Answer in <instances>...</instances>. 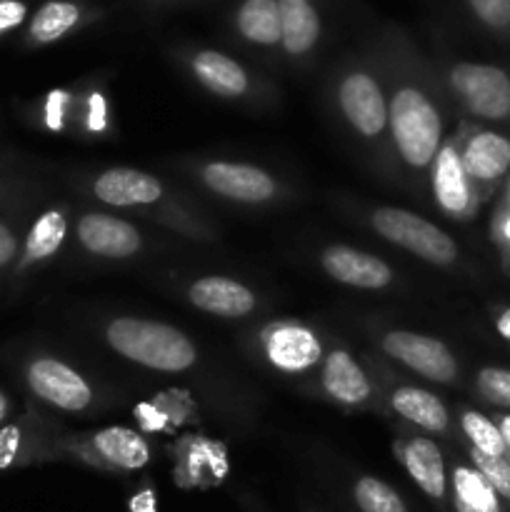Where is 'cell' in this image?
Instances as JSON below:
<instances>
[{
  "mask_svg": "<svg viewBox=\"0 0 510 512\" xmlns=\"http://www.w3.org/2000/svg\"><path fill=\"white\" fill-rule=\"evenodd\" d=\"M368 225L383 240L435 268H453L460 260V248L453 235L413 210L380 205L368 213Z\"/></svg>",
  "mask_w": 510,
  "mask_h": 512,
  "instance_id": "cell-6",
  "label": "cell"
},
{
  "mask_svg": "<svg viewBox=\"0 0 510 512\" xmlns=\"http://www.w3.org/2000/svg\"><path fill=\"white\" fill-rule=\"evenodd\" d=\"M90 195L98 203L110 205L120 210H138L145 218L158 220L160 225L178 233L193 235L198 240H213L210 225L200 223L198 215L188 210V205L180 203L163 180L153 173H145L138 168H108L100 170L88 185Z\"/></svg>",
  "mask_w": 510,
  "mask_h": 512,
  "instance_id": "cell-3",
  "label": "cell"
},
{
  "mask_svg": "<svg viewBox=\"0 0 510 512\" xmlns=\"http://www.w3.org/2000/svg\"><path fill=\"white\" fill-rule=\"evenodd\" d=\"M75 110H78V93L55 88L38 100L33 108V120L38 128L60 135L75 128Z\"/></svg>",
  "mask_w": 510,
  "mask_h": 512,
  "instance_id": "cell-31",
  "label": "cell"
},
{
  "mask_svg": "<svg viewBox=\"0 0 510 512\" xmlns=\"http://www.w3.org/2000/svg\"><path fill=\"white\" fill-rule=\"evenodd\" d=\"M468 458L470 465L488 480L490 488L495 490L503 505L510 512V460L505 458H490V455L478 453V450L468 448Z\"/></svg>",
  "mask_w": 510,
  "mask_h": 512,
  "instance_id": "cell-35",
  "label": "cell"
},
{
  "mask_svg": "<svg viewBox=\"0 0 510 512\" xmlns=\"http://www.w3.org/2000/svg\"><path fill=\"white\" fill-rule=\"evenodd\" d=\"M20 378L30 398L58 413H88L95 403L93 385L80 370L50 353H30L20 365Z\"/></svg>",
  "mask_w": 510,
  "mask_h": 512,
  "instance_id": "cell-7",
  "label": "cell"
},
{
  "mask_svg": "<svg viewBox=\"0 0 510 512\" xmlns=\"http://www.w3.org/2000/svg\"><path fill=\"white\" fill-rule=\"evenodd\" d=\"M128 510L130 512H158V493H155L153 485L145 480L128 500Z\"/></svg>",
  "mask_w": 510,
  "mask_h": 512,
  "instance_id": "cell-38",
  "label": "cell"
},
{
  "mask_svg": "<svg viewBox=\"0 0 510 512\" xmlns=\"http://www.w3.org/2000/svg\"><path fill=\"white\" fill-rule=\"evenodd\" d=\"M495 425L500 428V433H503V440H505V448H508V460H510V413H498L493 415Z\"/></svg>",
  "mask_w": 510,
  "mask_h": 512,
  "instance_id": "cell-41",
  "label": "cell"
},
{
  "mask_svg": "<svg viewBox=\"0 0 510 512\" xmlns=\"http://www.w3.org/2000/svg\"><path fill=\"white\" fill-rule=\"evenodd\" d=\"M280 53L293 63H303L318 50L323 35L318 0H278Z\"/></svg>",
  "mask_w": 510,
  "mask_h": 512,
  "instance_id": "cell-25",
  "label": "cell"
},
{
  "mask_svg": "<svg viewBox=\"0 0 510 512\" xmlns=\"http://www.w3.org/2000/svg\"><path fill=\"white\" fill-rule=\"evenodd\" d=\"M475 393L480 400L495 405L503 413H510V370L508 368H480L475 373Z\"/></svg>",
  "mask_w": 510,
  "mask_h": 512,
  "instance_id": "cell-34",
  "label": "cell"
},
{
  "mask_svg": "<svg viewBox=\"0 0 510 512\" xmlns=\"http://www.w3.org/2000/svg\"><path fill=\"white\" fill-rule=\"evenodd\" d=\"M318 385L320 393L330 403L348 410L370 408L380 398V390L375 385L373 375L355 360L350 350L340 348V345L325 350V358L320 363Z\"/></svg>",
  "mask_w": 510,
  "mask_h": 512,
  "instance_id": "cell-16",
  "label": "cell"
},
{
  "mask_svg": "<svg viewBox=\"0 0 510 512\" xmlns=\"http://www.w3.org/2000/svg\"><path fill=\"white\" fill-rule=\"evenodd\" d=\"M380 353L410 373L438 385H455L460 380V363L453 350L433 335L415 330L388 328L378 333Z\"/></svg>",
  "mask_w": 510,
  "mask_h": 512,
  "instance_id": "cell-10",
  "label": "cell"
},
{
  "mask_svg": "<svg viewBox=\"0 0 510 512\" xmlns=\"http://www.w3.org/2000/svg\"><path fill=\"white\" fill-rule=\"evenodd\" d=\"M455 135H458L465 173L485 203L510 175V138L493 128L468 123V120L460 123Z\"/></svg>",
  "mask_w": 510,
  "mask_h": 512,
  "instance_id": "cell-12",
  "label": "cell"
},
{
  "mask_svg": "<svg viewBox=\"0 0 510 512\" xmlns=\"http://www.w3.org/2000/svg\"><path fill=\"white\" fill-rule=\"evenodd\" d=\"M185 298L200 313H208L213 318L240 320L248 318L258 308V295L240 280L228 275H203L195 278L185 290Z\"/></svg>",
  "mask_w": 510,
  "mask_h": 512,
  "instance_id": "cell-22",
  "label": "cell"
},
{
  "mask_svg": "<svg viewBox=\"0 0 510 512\" xmlns=\"http://www.w3.org/2000/svg\"><path fill=\"white\" fill-rule=\"evenodd\" d=\"M30 190L23 178L10 170L0 175V273H10L23 245L28 218Z\"/></svg>",
  "mask_w": 510,
  "mask_h": 512,
  "instance_id": "cell-24",
  "label": "cell"
},
{
  "mask_svg": "<svg viewBox=\"0 0 510 512\" xmlns=\"http://www.w3.org/2000/svg\"><path fill=\"white\" fill-rule=\"evenodd\" d=\"M428 190L433 195L435 208L448 220L468 223L478 215L483 200H480L478 190H475L468 173H465L463 160H460L458 135L455 133H450L443 140L438 155H435V163L428 175Z\"/></svg>",
  "mask_w": 510,
  "mask_h": 512,
  "instance_id": "cell-13",
  "label": "cell"
},
{
  "mask_svg": "<svg viewBox=\"0 0 510 512\" xmlns=\"http://www.w3.org/2000/svg\"><path fill=\"white\" fill-rule=\"evenodd\" d=\"M260 358L283 375H308L320 368L325 345L318 330L295 318H280L263 325L255 338Z\"/></svg>",
  "mask_w": 510,
  "mask_h": 512,
  "instance_id": "cell-9",
  "label": "cell"
},
{
  "mask_svg": "<svg viewBox=\"0 0 510 512\" xmlns=\"http://www.w3.org/2000/svg\"><path fill=\"white\" fill-rule=\"evenodd\" d=\"M450 478V512H508L488 480L470 463H453Z\"/></svg>",
  "mask_w": 510,
  "mask_h": 512,
  "instance_id": "cell-28",
  "label": "cell"
},
{
  "mask_svg": "<svg viewBox=\"0 0 510 512\" xmlns=\"http://www.w3.org/2000/svg\"><path fill=\"white\" fill-rule=\"evenodd\" d=\"M103 340L115 355L153 373L178 375L198 365V348L193 340L180 328L160 320L118 315L105 323Z\"/></svg>",
  "mask_w": 510,
  "mask_h": 512,
  "instance_id": "cell-4",
  "label": "cell"
},
{
  "mask_svg": "<svg viewBox=\"0 0 510 512\" xmlns=\"http://www.w3.org/2000/svg\"><path fill=\"white\" fill-rule=\"evenodd\" d=\"M393 455L405 473L410 475L420 493L435 505L438 512H450V478L448 463L430 435L425 433H403L393 443Z\"/></svg>",
  "mask_w": 510,
  "mask_h": 512,
  "instance_id": "cell-14",
  "label": "cell"
},
{
  "mask_svg": "<svg viewBox=\"0 0 510 512\" xmlns=\"http://www.w3.org/2000/svg\"><path fill=\"white\" fill-rule=\"evenodd\" d=\"M63 458V438L35 410L10 418L0 428V473Z\"/></svg>",
  "mask_w": 510,
  "mask_h": 512,
  "instance_id": "cell-15",
  "label": "cell"
},
{
  "mask_svg": "<svg viewBox=\"0 0 510 512\" xmlns=\"http://www.w3.org/2000/svg\"><path fill=\"white\" fill-rule=\"evenodd\" d=\"M173 478L180 488H213L228 475V455L220 443L203 435H185L173 448Z\"/></svg>",
  "mask_w": 510,
  "mask_h": 512,
  "instance_id": "cell-23",
  "label": "cell"
},
{
  "mask_svg": "<svg viewBox=\"0 0 510 512\" xmlns=\"http://www.w3.org/2000/svg\"><path fill=\"white\" fill-rule=\"evenodd\" d=\"M93 18V10L88 5L78 3V0H48L25 23L23 45L25 48H45V45H53L58 40L68 38L75 30L83 28Z\"/></svg>",
  "mask_w": 510,
  "mask_h": 512,
  "instance_id": "cell-26",
  "label": "cell"
},
{
  "mask_svg": "<svg viewBox=\"0 0 510 512\" xmlns=\"http://www.w3.org/2000/svg\"><path fill=\"white\" fill-rule=\"evenodd\" d=\"M30 20V8L25 0H0V38L15 33Z\"/></svg>",
  "mask_w": 510,
  "mask_h": 512,
  "instance_id": "cell-37",
  "label": "cell"
},
{
  "mask_svg": "<svg viewBox=\"0 0 510 512\" xmlns=\"http://www.w3.org/2000/svg\"><path fill=\"white\" fill-rule=\"evenodd\" d=\"M330 280L355 290H385L395 283V270L383 258L353 245H328L318 255Z\"/></svg>",
  "mask_w": 510,
  "mask_h": 512,
  "instance_id": "cell-21",
  "label": "cell"
},
{
  "mask_svg": "<svg viewBox=\"0 0 510 512\" xmlns=\"http://www.w3.org/2000/svg\"><path fill=\"white\" fill-rule=\"evenodd\" d=\"M458 425L463 438L468 440L470 450L490 455V458H505L508 460V448L500 428L495 425L493 415H485L473 408H460L458 410Z\"/></svg>",
  "mask_w": 510,
  "mask_h": 512,
  "instance_id": "cell-29",
  "label": "cell"
},
{
  "mask_svg": "<svg viewBox=\"0 0 510 512\" xmlns=\"http://www.w3.org/2000/svg\"><path fill=\"white\" fill-rule=\"evenodd\" d=\"M70 233V210L65 205H50V208L40 210L33 215L25 230L23 245L15 265L10 268V278L23 280L28 278L33 270L43 268L45 263L60 253Z\"/></svg>",
  "mask_w": 510,
  "mask_h": 512,
  "instance_id": "cell-20",
  "label": "cell"
},
{
  "mask_svg": "<svg viewBox=\"0 0 510 512\" xmlns=\"http://www.w3.org/2000/svg\"><path fill=\"white\" fill-rule=\"evenodd\" d=\"M490 238L500 253L503 270L510 275V213L505 208H495L493 220H490Z\"/></svg>",
  "mask_w": 510,
  "mask_h": 512,
  "instance_id": "cell-36",
  "label": "cell"
},
{
  "mask_svg": "<svg viewBox=\"0 0 510 512\" xmlns=\"http://www.w3.org/2000/svg\"><path fill=\"white\" fill-rule=\"evenodd\" d=\"M75 240L85 253L103 260H130L145 248L138 225L103 210H88L75 220Z\"/></svg>",
  "mask_w": 510,
  "mask_h": 512,
  "instance_id": "cell-17",
  "label": "cell"
},
{
  "mask_svg": "<svg viewBox=\"0 0 510 512\" xmlns=\"http://www.w3.org/2000/svg\"><path fill=\"white\" fill-rule=\"evenodd\" d=\"M350 498L358 512H410L403 495L375 475H358L350 485Z\"/></svg>",
  "mask_w": 510,
  "mask_h": 512,
  "instance_id": "cell-30",
  "label": "cell"
},
{
  "mask_svg": "<svg viewBox=\"0 0 510 512\" xmlns=\"http://www.w3.org/2000/svg\"><path fill=\"white\" fill-rule=\"evenodd\" d=\"M10 170H13V158H10L8 153H3V150H0V175L10 173Z\"/></svg>",
  "mask_w": 510,
  "mask_h": 512,
  "instance_id": "cell-43",
  "label": "cell"
},
{
  "mask_svg": "<svg viewBox=\"0 0 510 512\" xmlns=\"http://www.w3.org/2000/svg\"><path fill=\"white\" fill-rule=\"evenodd\" d=\"M380 398L388 405L390 413L418 428L420 433L440 435V438H448L453 433V418H450L448 405L430 390L390 380V375H385Z\"/></svg>",
  "mask_w": 510,
  "mask_h": 512,
  "instance_id": "cell-19",
  "label": "cell"
},
{
  "mask_svg": "<svg viewBox=\"0 0 510 512\" xmlns=\"http://www.w3.org/2000/svg\"><path fill=\"white\" fill-rule=\"evenodd\" d=\"M10 413H13V398L8 395V390L0 388V428L8 423Z\"/></svg>",
  "mask_w": 510,
  "mask_h": 512,
  "instance_id": "cell-40",
  "label": "cell"
},
{
  "mask_svg": "<svg viewBox=\"0 0 510 512\" xmlns=\"http://www.w3.org/2000/svg\"><path fill=\"white\" fill-rule=\"evenodd\" d=\"M188 73L200 88L223 100H248L258 95V80L240 60L215 48H193L183 55Z\"/></svg>",
  "mask_w": 510,
  "mask_h": 512,
  "instance_id": "cell-18",
  "label": "cell"
},
{
  "mask_svg": "<svg viewBox=\"0 0 510 512\" xmlns=\"http://www.w3.org/2000/svg\"><path fill=\"white\" fill-rule=\"evenodd\" d=\"M233 30L253 48L280 50L278 0H240L233 13Z\"/></svg>",
  "mask_w": 510,
  "mask_h": 512,
  "instance_id": "cell-27",
  "label": "cell"
},
{
  "mask_svg": "<svg viewBox=\"0 0 510 512\" xmlns=\"http://www.w3.org/2000/svg\"><path fill=\"white\" fill-rule=\"evenodd\" d=\"M150 455L153 450L148 438L140 430L123 428V425L63 438V458H73L105 473H138L150 463Z\"/></svg>",
  "mask_w": 510,
  "mask_h": 512,
  "instance_id": "cell-8",
  "label": "cell"
},
{
  "mask_svg": "<svg viewBox=\"0 0 510 512\" xmlns=\"http://www.w3.org/2000/svg\"><path fill=\"white\" fill-rule=\"evenodd\" d=\"M338 120L350 135L363 145L378 163L390 165V118L388 90H385L383 68L378 58H348L333 73L330 85Z\"/></svg>",
  "mask_w": 510,
  "mask_h": 512,
  "instance_id": "cell-2",
  "label": "cell"
},
{
  "mask_svg": "<svg viewBox=\"0 0 510 512\" xmlns=\"http://www.w3.org/2000/svg\"><path fill=\"white\" fill-rule=\"evenodd\" d=\"M195 180L208 193L235 205H270L280 200L283 185L260 165L238 163V160H205L195 168Z\"/></svg>",
  "mask_w": 510,
  "mask_h": 512,
  "instance_id": "cell-11",
  "label": "cell"
},
{
  "mask_svg": "<svg viewBox=\"0 0 510 512\" xmlns=\"http://www.w3.org/2000/svg\"><path fill=\"white\" fill-rule=\"evenodd\" d=\"M500 208H505L510 213V175L508 178H505V183H503V195H500Z\"/></svg>",
  "mask_w": 510,
  "mask_h": 512,
  "instance_id": "cell-42",
  "label": "cell"
},
{
  "mask_svg": "<svg viewBox=\"0 0 510 512\" xmlns=\"http://www.w3.org/2000/svg\"><path fill=\"white\" fill-rule=\"evenodd\" d=\"M248 512H255V508H248Z\"/></svg>",
  "mask_w": 510,
  "mask_h": 512,
  "instance_id": "cell-44",
  "label": "cell"
},
{
  "mask_svg": "<svg viewBox=\"0 0 510 512\" xmlns=\"http://www.w3.org/2000/svg\"><path fill=\"white\" fill-rule=\"evenodd\" d=\"M113 128L110 120V103L108 95L100 90H88L78 93V110H75V128L78 133L90 135V138H103Z\"/></svg>",
  "mask_w": 510,
  "mask_h": 512,
  "instance_id": "cell-32",
  "label": "cell"
},
{
  "mask_svg": "<svg viewBox=\"0 0 510 512\" xmlns=\"http://www.w3.org/2000/svg\"><path fill=\"white\" fill-rule=\"evenodd\" d=\"M465 8L485 33L510 40V0H465Z\"/></svg>",
  "mask_w": 510,
  "mask_h": 512,
  "instance_id": "cell-33",
  "label": "cell"
},
{
  "mask_svg": "<svg viewBox=\"0 0 510 512\" xmlns=\"http://www.w3.org/2000/svg\"><path fill=\"white\" fill-rule=\"evenodd\" d=\"M388 90L393 170L410 188H428V175L445 135V88L430 65L400 35L378 55Z\"/></svg>",
  "mask_w": 510,
  "mask_h": 512,
  "instance_id": "cell-1",
  "label": "cell"
},
{
  "mask_svg": "<svg viewBox=\"0 0 510 512\" xmlns=\"http://www.w3.org/2000/svg\"><path fill=\"white\" fill-rule=\"evenodd\" d=\"M495 330H498V335L505 343H510V305L498 310V315H495Z\"/></svg>",
  "mask_w": 510,
  "mask_h": 512,
  "instance_id": "cell-39",
  "label": "cell"
},
{
  "mask_svg": "<svg viewBox=\"0 0 510 512\" xmlns=\"http://www.w3.org/2000/svg\"><path fill=\"white\" fill-rule=\"evenodd\" d=\"M445 95L480 123L510 120V73L493 63L450 60L440 75Z\"/></svg>",
  "mask_w": 510,
  "mask_h": 512,
  "instance_id": "cell-5",
  "label": "cell"
}]
</instances>
